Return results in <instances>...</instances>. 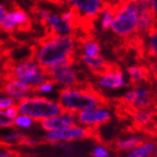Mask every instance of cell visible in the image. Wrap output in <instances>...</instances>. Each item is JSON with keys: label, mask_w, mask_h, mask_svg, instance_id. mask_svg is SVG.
Masks as SVG:
<instances>
[{"label": "cell", "mask_w": 157, "mask_h": 157, "mask_svg": "<svg viewBox=\"0 0 157 157\" xmlns=\"http://www.w3.org/2000/svg\"><path fill=\"white\" fill-rule=\"evenodd\" d=\"M54 82H52V81H46V82H44L43 84H40V85H38V86H36L35 88V93L36 92H42V93H44V92H51L54 89Z\"/></svg>", "instance_id": "cb8c5ba5"}, {"label": "cell", "mask_w": 157, "mask_h": 157, "mask_svg": "<svg viewBox=\"0 0 157 157\" xmlns=\"http://www.w3.org/2000/svg\"><path fill=\"white\" fill-rule=\"evenodd\" d=\"M80 59L88 66V69L91 71V73L97 78H102L107 73L115 69L117 63L108 62L101 56H94V57H90V56L85 55H78Z\"/></svg>", "instance_id": "7c38bea8"}, {"label": "cell", "mask_w": 157, "mask_h": 157, "mask_svg": "<svg viewBox=\"0 0 157 157\" xmlns=\"http://www.w3.org/2000/svg\"><path fill=\"white\" fill-rule=\"evenodd\" d=\"M145 59H151L149 63H157V23L145 37Z\"/></svg>", "instance_id": "2e32d148"}, {"label": "cell", "mask_w": 157, "mask_h": 157, "mask_svg": "<svg viewBox=\"0 0 157 157\" xmlns=\"http://www.w3.org/2000/svg\"><path fill=\"white\" fill-rule=\"evenodd\" d=\"M0 126H1V128L15 127V120L1 115V117H0Z\"/></svg>", "instance_id": "484cf974"}, {"label": "cell", "mask_w": 157, "mask_h": 157, "mask_svg": "<svg viewBox=\"0 0 157 157\" xmlns=\"http://www.w3.org/2000/svg\"><path fill=\"white\" fill-rule=\"evenodd\" d=\"M111 118L110 111L105 107L89 109L78 113V124L86 128H95L107 124Z\"/></svg>", "instance_id": "9c48e42d"}, {"label": "cell", "mask_w": 157, "mask_h": 157, "mask_svg": "<svg viewBox=\"0 0 157 157\" xmlns=\"http://www.w3.org/2000/svg\"><path fill=\"white\" fill-rule=\"evenodd\" d=\"M92 134L91 128H86L81 124H74L72 127L61 129V130L46 131L44 139L48 143H64L89 137Z\"/></svg>", "instance_id": "52a82bcc"}, {"label": "cell", "mask_w": 157, "mask_h": 157, "mask_svg": "<svg viewBox=\"0 0 157 157\" xmlns=\"http://www.w3.org/2000/svg\"><path fill=\"white\" fill-rule=\"evenodd\" d=\"M124 107L130 111L131 116L134 118V121L135 124H138V126H140V127H144V126H147L153 120V113L151 111H148L147 109H134V108H130V107H128V105H122Z\"/></svg>", "instance_id": "e0dca14e"}, {"label": "cell", "mask_w": 157, "mask_h": 157, "mask_svg": "<svg viewBox=\"0 0 157 157\" xmlns=\"http://www.w3.org/2000/svg\"><path fill=\"white\" fill-rule=\"evenodd\" d=\"M155 101L154 92L145 88H138L127 92L122 98L119 99L121 105H128L134 109H148Z\"/></svg>", "instance_id": "ba28073f"}, {"label": "cell", "mask_w": 157, "mask_h": 157, "mask_svg": "<svg viewBox=\"0 0 157 157\" xmlns=\"http://www.w3.org/2000/svg\"><path fill=\"white\" fill-rule=\"evenodd\" d=\"M34 119H32L30 117L26 115H19L18 117L15 119V127L21 128V129H28L33 126Z\"/></svg>", "instance_id": "44dd1931"}, {"label": "cell", "mask_w": 157, "mask_h": 157, "mask_svg": "<svg viewBox=\"0 0 157 157\" xmlns=\"http://www.w3.org/2000/svg\"><path fill=\"white\" fill-rule=\"evenodd\" d=\"M59 103L64 111L78 113L99 107L107 108L109 101L90 82H85L80 86L61 89L59 91Z\"/></svg>", "instance_id": "7a4b0ae2"}, {"label": "cell", "mask_w": 157, "mask_h": 157, "mask_svg": "<svg viewBox=\"0 0 157 157\" xmlns=\"http://www.w3.org/2000/svg\"><path fill=\"white\" fill-rule=\"evenodd\" d=\"M151 9L155 13V15L157 16V0H151Z\"/></svg>", "instance_id": "83f0119b"}, {"label": "cell", "mask_w": 157, "mask_h": 157, "mask_svg": "<svg viewBox=\"0 0 157 157\" xmlns=\"http://www.w3.org/2000/svg\"><path fill=\"white\" fill-rule=\"evenodd\" d=\"M111 30L118 37L128 39L137 32V13L131 3L121 6L112 21Z\"/></svg>", "instance_id": "8992f818"}, {"label": "cell", "mask_w": 157, "mask_h": 157, "mask_svg": "<svg viewBox=\"0 0 157 157\" xmlns=\"http://www.w3.org/2000/svg\"><path fill=\"white\" fill-rule=\"evenodd\" d=\"M98 84L103 89H119L126 85L120 65L117 64L112 71L99 78Z\"/></svg>", "instance_id": "9a60e30c"}, {"label": "cell", "mask_w": 157, "mask_h": 157, "mask_svg": "<svg viewBox=\"0 0 157 157\" xmlns=\"http://www.w3.org/2000/svg\"><path fill=\"white\" fill-rule=\"evenodd\" d=\"M18 113H19V110L17 108V105L11 107V108L6 109V110H1V115L7 118H10V119H13V120L19 116Z\"/></svg>", "instance_id": "603a6c76"}, {"label": "cell", "mask_w": 157, "mask_h": 157, "mask_svg": "<svg viewBox=\"0 0 157 157\" xmlns=\"http://www.w3.org/2000/svg\"><path fill=\"white\" fill-rule=\"evenodd\" d=\"M76 40L73 35L44 34L32 45L34 59L47 69L64 59H78Z\"/></svg>", "instance_id": "6da1fadb"}, {"label": "cell", "mask_w": 157, "mask_h": 157, "mask_svg": "<svg viewBox=\"0 0 157 157\" xmlns=\"http://www.w3.org/2000/svg\"><path fill=\"white\" fill-rule=\"evenodd\" d=\"M92 155L93 157H109L110 156V153L105 146H101V145H98L93 148V151H92Z\"/></svg>", "instance_id": "7402d4cb"}, {"label": "cell", "mask_w": 157, "mask_h": 157, "mask_svg": "<svg viewBox=\"0 0 157 157\" xmlns=\"http://www.w3.org/2000/svg\"><path fill=\"white\" fill-rule=\"evenodd\" d=\"M1 92L7 97L19 101L21 99L29 97L32 93H35V88L16 80L1 81Z\"/></svg>", "instance_id": "8fae6325"}, {"label": "cell", "mask_w": 157, "mask_h": 157, "mask_svg": "<svg viewBox=\"0 0 157 157\" xmlns=\"http://www.w3.org/2000/svg\"><path fill=\"white\" fill-rule=\"evenodd\" d=\"M17 108L20 115H26L35 121H43L49 118L56 117L64 112L59 102L45 98V97H27L17 101Z\"/></svg>", "instance_id": "277c9868"}, {"label": "cell", "mask_w": 157, "mask_h": 157, "mask_svg": "<svg viewBox=\"0 0 157 157\" xmlns=\"http://www.w3.org/2000/svg\"><path fill=\"white\" fill-rule=\"evenodd\" d=\"M127 72L129 75V85L132 89L138 88L141 82H151V80H155L149 65L140 64V65L129 66Z\"/></svg>", "instance_id": "4fadbf2b"}, {"label": "cell", "mask_w": 157, "mask_h": 157, "mask_svg": "<svg viewBox=\"0 0 157 157\" xmlns=\"http://www.w3.org/2000/svg\"><path fill=\"white\" fill-rule=\"evenodd\" d=\"M76 62H78V59H64L55 65L45 69L46 75H47L49 81L54 82L56 84L63 85L64 88L83 85L88 81L80 80L76 71L73 69V66L75 65Z\"/></svg>", "instance_id": "5b68a950"}, {"label": "cell", "mask_w": 157, "mask_h": 157, "mask_svg": "<svg viewBox=\"0 0 157 157\" xmlns=\"http://www.w3.org/2000/svg\"><path fill=\"white\" fill-rule=\"evenodd\" d=\"M2 81L16 80L36 88L48 81L45 69L42 67L35 59H25L20 62H13L6 59L2 63Z\"/></svg>", "instance_id": "3957f363"}, {"label": "cell", "mask_w": 157, "mask_h": 157, "mask_svg": "<svg viewBox=\"0 0 157 157\" xmlns=\"http://www.w3.org/2000/svg\"><path fill=\"white\" fill-rule=\"evenodd\" d=\"M25 137L23 135L17 132V131H13V132H10V134L3 136L1 141L2 144L5 145H13V144H19V143H23Z\"/></svg>", "instance_id": "ffe728a7"}, {"label": "cell", "mask_w": 157, "mask_h": 157, "mask_svg": "<svg viewBox=\"0 0 157 157\" xmlns=\"http://www.w3.org/2000/svg\"><path fill=\"white\" fill-rule=\"evenodd\" d=\"M16 105L17 102L13 98H9V97L1 98V100H0V108H1V110H6V109L11 108V107H13V105Z\"/></svg>", "instance_id": "d4e9b609"}, {"label": "cell", "mask_w": 157, "mask_h": 157, "mask_svg": "<svg viewBox=\"0 0 157 157\" xmlns=\"http://www.w3.org/2000/svg\"><path fill=\"white\" fill-rule=\"evenodd\" d=\"M11 6H13V10L9 13V17L11 18L13 23L16 24L17 32H19V33H29L32 28H33V21L30 19V17L16 2H13Z\"/></svg>", "instance_id": "5bb4252c"}, {"label": "cell", "mask_w": 157, "mask_h": 157, "mask_svg": "<svg viewBox=\"0 0 157 157\" xmlns=\"http://www.w3.org/2000/svg\"><path fill=\"white\" fill-rule=\"evenodd\" d=\"M144 141L139 136H130L124 139H119L116 143V147L119 151H130L135 148H137L138 146H140Z\"/></svg>", "instance_id": "ac0fdd59"}, {"label": "cell", "mask_w": 157, "mask_h": 157, "mask_svg": "<svg viewBox=\"0 0 157 157\" xmlns=\"http://www.w3.org/2000/svg\"><path fill=\"white\" fill-rule=\"evenodd\" d=\"M153 155H154V156H155V157H157V146H156V149H155V151H154V154H153Z\"/></svg>", "instance_id": "f1b7e54d"}, {"label": "cell", "mask_w": 157, "mask_h": 157, "mask_svg": "<svg viewBox=\"0 0 157 157\" xmlns=\"http://www.w3.org/2000/svg\"><path fill=\"white\" fill-rule=\"evenodd\" d=\"M74 124H80L78 120V113L69 111H64L56 117L40 121V127L45 131L61 130V129L72 127Z\"/></svg>", "instance_id": "30bf717a"}, {"label": "cell", "mask_w": 157, "mask_h": 157, "mask_svg": "<svg viewBox=\"0 0 157 157\" xmlns=\"http://www.w3.org/2000/svg\"><path fill=\"white\" fill-rule=\"evenodd\" d=\"M0 157H13V151H8V149H2L0 153Z\"/></svg>", "instance_id": "4316f807"}, {"label": "cell", "mask_w": 157, "mask_h": 157, "mask_svg": "<svg viewBox=\"0 0 157 157\" xmlns=\"http://www.w3.org/2000/svg\"><path fill=\"white\" fill-rule=\"evenodd\" d=\"M156 149V145L153 143H143L140 146L128 151L127 157H149L154 154Z\"/></svg>", "instance_id": "d6986e66"}]
</instances>
